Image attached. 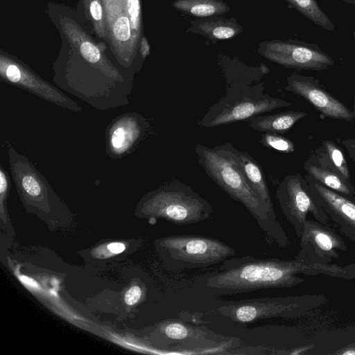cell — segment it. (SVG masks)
Here are the masks:
<instances>
[{"instance_id": "cell-7", "label": "cell", "mask_w": 355, "mask_h": 355, "mask_svg": "<svg viewBox=\"0 0 355 355\" xmlns=\"http://www.w3.org/2000/svg\"><path fill=\"white\" fill-rule=\"evenodd\" d=\"M276 195L284 216L298 238L308 214L322 224L329 225V216L314 198L306 179L300 174L285 176L277 189Z\"/></svg>"}, {"instance_id": "cell-30", "label": "cell", "mask_w": 355, "mask_h": 355, "mask_svg": "<svg viewBox=\"0 0 355 355\" xmlns=\"http://www.w3.org/2000/svg\"><path fill=\"white\" fill-rule=\"evenodd\" d=\"M354 40H355V31L354 32Z\"/></svg>"}, {"instance_id": "cell-23", "label": "cell", "mask_w": 355, "mask_h": 355, "mask_svg": "<svg viewBox=\"0 0 355 355\" xmlns=\"http://www.w3.org/2000/svg\"><path fill=\"white\" fill-rule=\"evenodd\" d=\"M114 37L119 41H127L130 37V26L127 17H119L113 27Z\"/></svg>"}, {"instance_id": "cell-12", "label": "cell", "mask_w": 355, "mask_h": 355, "mask_svg": "<svg viewBox=\"0 0 355 355\" xmlns=\"http://www.w3.org/2000/svg\"><path fill=\"white\" fill-rule=\"evenodd\" d=\"M2 78L33 94L62 108L78 112L83 108L55 86L15 64L2 66Z\"/></svg>"}, {"instance_id": "cell-16", "label": "cell", "mask_w": 355, "mask_h": 355, "mask_svg": "<svg viewBox=\"0 0 355 355\" xmlns=\"http://www.w3.org/2000/svg\"><path fill=\"white\" fill-rule=\"evenodd\" d=\"M236 164L249 184L270 206L273 207L265 175L259 164L246 152L234 148Z\"/></svg>"}, {"instance_id": "cell-19", "label": "cell", "mask_w": 355, "mask_h": 355, "mask_svg": "<svg viewBox=\"0 0 355 355\" xmlns=\"http://www.w3.org/2000/svg\"><path fill=\"white\" fill-rule=\"evenodd\" d=\"M305 168L309 176L323 186L347 197L355 199V189L349 182L337 172L306 163Z\"/></svg>"}, {"instance_id": "cell-24", "label": "cell", "mask_w": 355, "mask_h": 355, "mask_svg": "<svg viewBox=\"0 0 355 355\" xmlns=\"http://www.w3.org/2000/svg\"><path fill=\"white\" fill-rule=\"evenodd\" d=\"M80 51L83 57L88 62H98L101 59L99 50L89 42H83L80 47Z\"/></svg>"}, {"instance_id": "cell-26", "label": "cell", "mask_w": 355, "mask_h": 355, "mask_svg": "<svg viewBox=\"0 0 355 355\" xmlns=\"http://www.w3.org/2000/svg\"><path fill=\"white\" fill-rule=\"evenodd\" d=\"M128 12L131 17V21L136 26L137 19L139 14V6L138 0H128Z\"/></svg>"}, {"instance_id": "cell-25", "label": "cell", "mask_w": 355, "mask_h": 355, "mask_svg": "<svg viewBox=\"0 0 355 355\" xmlns=\"http://www.w3.org/2000/svg\"><path fill=\"white\" fill-rule=\"evenodd\" d=\"M142 294L141 289L138 286H132L125 295V302L128 305L135 304L141 298Z\"/></svg>"}, {"instance_id": "cell-10", "label": "cell", "mask_w": 355, "mask_h": 355, "mask_svg": "<svg viewBox=\"0 0 355 355\" xmlns=\"http://www.w3.org/2000/svg\"><path fill=\"white\" fill-rule=\"evenodd\" d=\"M150 123L137 112L115 118L106 130V153L112 159H121L132 151L147 135Z\"/></svg>"}, {"instance_id": "cell-13", "label": "cell", "mask_w": 355, "mask_h": 355, "mask_svg": "<svg viewBox=\"0 0 355 355\" xmlns=\"http://www.w3.org/2000/svg\"><path fill=\"white\" fill-rule=\"evenodd\" d=\"M285 89L302 96L327 116L346 121L352 119V112L345 105L308 77L292 74L287 78Z\"/></svg>"}, {"instance_id": "cell-2", "label": "cell", "mask_w": 355, "mask_h": 355, "mask_svg": "<svg viewBox=\"0 0 355 355\" xmlns=\"http://www.w3.org/2000/svg\"><path fill=\"white\" fill-rule=\"evenodd\" d=\"M230 143L207 147L197 144L198 164L207 175L232 198L241 203L257 221L269 243L286 248L290 240L277 218L274 207L268 205L249 184L240 171Z\"/></svg>"}, {"instance_id": "cell-4", "label": "cell", "mask_w": 355, "mask_h": 355, "mask_svg": "<svg viewBox=\"0 0 355 355\" xmlns=\"http://www.w3.org/2000/svg\"><path fill=\"white\" fill-rule=\"evenodd\" d=\"M164 267L170 271L209 267L236 254V250L214 238L172 235L157 243Z\"/></svg>"}, {"instance_id": "cell-5", "label": "cell", "mask_w": 355, "mask_h": 355, "mask_svg": "<svg viewBox=\"0 0 355 355\" xmlns=\"http://www.w3.org/2000/svg\"><path fill=\"white\" fill-rule=\"evenodd\" d=\"M327 301L321 293L267 297L222 302L216 311L233 322L249 323L272 318H300Z\"/></svg>"}, {"instance_id": "cell-17", "label": "cell", "mask_w": 355, "mask_h": 355, "mask_svg": "<svg viewBox=\"0 0 355 355\" xmlns=\"http://www.w3.org/2000/svg\"><path fill=\"white\" fill-rule=\"evenodd\" d=\"M306 114V112L288 111L270 115H257L248 119V126L260 132L283 133Z\"/></svg>"}, {"instance_id": "cell-9", "label": "cell", "mask_w": 355, "mask_h": 355, "mask_svg": "<svg viewBox=\"0 0 355 355\" xmlns=\"http://www.w3.org/2000/svg\"><path fill=\"white\" fill-rule=\"evenodd\" d=\"M300 239L297 259L320 263H330L346 252L347 245L343 238L329 225L306 219Z\"/></svg>"}, {"instance_id": "cell-8", "label": "cell", "mask_w": 355, "mask_h": 355, "mask_svg": "<svg viewBox=\"0 0 355 355\" xmlns=\"http://www.w3.org/2000/svg\"><path fill=\"white\" fill-rule=\"evenodd\" d=\"M258 52L264 58L289 68L322 70L334 64V60L316 46L293 40L262 42Z\"/></svg>"}, {"instance_id": "cell-21", "label": "cell", "mask_w": 355, "mask_h": 355, "mask_svg": "<svg viewBox=\"0 0 355 355\" xmlns=\"http://www.w3.org/2000/svg\"><path fill=\"white\" fill-rule=\"evenodd\" d=\"M324 147L328 159L333 166L332 170L337 172L345 180L349 182V171L342 151L331 141H326L324 142Z\"/></svg>"}, {"instance_id": "cell-28", "label": "cell", "mask_w": 355, "mask_h": 355, "mask_svg": "<svg viewBox=\"0 0 355 355\" xmlns=\"http://www.w3.org/2000/svg\"><path fill=\"white\" fill-rule=\"evenodd\" d=\"M124 244L121 243H112L107 245V249L112 253L119 254L125 250Z\"/></svg>"}, {"instance_id": "cell-20", "label": "cell", "mask_w": 355, "mask_h": 355, "mask_svg": "<svg viewBox=\"0 0 355 355\" xmlns=\"http://www.w3.org/2000/svg\"><path fill=\"white\" fill-rule=\"evenodd\" d=\"M305 17L327 31H334V26L328 16L320 9L315 0H286Z\"/></svg>"}, {"instance_id": "cell-18", "label": "cell", "mask_w": 355, "mask_h": 355, "mask_svg": "<svg viewBox=\"0 0 355 355\" xmlns=\"http://www.w3.org/2000/svg\"><path fill=\"white\" fill-rule=\"evenodd\" d=\"M173 7L182 13L198 18L223 15L230 9L223 0H175Z\"/></svg>"}, {"instance_id": "cell-29", "label": "cell", "mask_w": 355, "mask_h": 355, "mask_svg": "<svg viewBox=\"0 0 355 355\" xmlns=\"http://www.w3.org/2000/svg\"><path fill=\"white\" fill-rule=\"evenodd\" d=\"M342 1H346L347 3H355V0H342Z\"/></svg>"}, {"instance_id": "cell-14", "label": "cell", "mask_w": 355, "mask_h": 355, "mask_svg": "<svg viewBox=\"0 0 355 355\" xmlns=\"http://www.w3.org/2000/svg\"><path fill=\"white\" fill-rule=\"evenodd\" d=\"M188 31L210 40H224L239 35L243 28L234 19L214 15L192 21Z\"/></svg>"}, {"instance_id": "cell-6", "label": "cell", "mask_w": 355, "mask_h": 355, "mask_svg": "<svg viewBox=\"0 0 355 355\" xmlns=\"http://www.w3.org/2000/svg\"><path fill=\"white\" fill-rule=\"evenodd\" d=\"M144 211L163 218L178 225H186L209 219L212 205L193 189L175 182L159 187L144 198Z\"/></svg>"}, {"instance_id": "cell-22", "label": "cell", "mask_w": 355, "mask_h": 355, "mask_svg": "<svg viewBox=\"0 0 355 355\" xmlns=\"http://www.w3.org/2000/svg\"><path fill=\"white\" fill-rule=\"evenodd\" d=\"M260 143L266 147L285 153L295 150V146L290 139L277 133L265 132L261 135Z\"/></svg>"}, {"instance_id": "cell-3", "label": "cell", "mask_w": 355, "mask_h": 355, "mask_svg": "<svg viewBox=\"0 0 355 355\" xmlns=\"http://www.w3.org/2000/svg\"><path fill=\"white\" fill-rule=\"evenodd\" d=\"M258 80H229L225 95L209 107L198 125L214 128L292 105L266 93L263 84Z\"/></svg>"}, {"instance_id": "cell-1", "label": "cell", "mask_w": 355, "mask_h": 355, "mask_svg": "<svg viewBox=\"0 0 355 355\" xmlns=\"http://www.w3.org/2000/svg\"><path fill=\"white\" fill-rule=\"evenodd\" d=\"M299 274L354 279L355 263L340 266L295 258L230 257L220 263L217 270L200 277L198 282L212 295H228L265 288H292L305 282Z\"/></svg>"}, {"instance_id": "cell-27", "label": "cell", "mask_w": 355, "mask_h": 355, "mask_svg": "<svg viewBox=\"0 0 355 355\" xmlns=\"http://www.w3.org/2000/svg\"><path fill=\"white\" fill-rule=\"evenodd\" d=\"M90 12L95 20H100L102 18L101 6L97 1H93L90 3Z\"/></svg>"}, {"instance_id": "cell-11", "label": "cell", "mask_w": 355, "mask_h": 355, "mask_svg": "<svg viewBox=\"0 0 355 355\" xmlns=\"http://www.w3.org/2000/svg\"><path fill=\"white\" fill-rule=\"evenodd\" d=\"M311 193L340 232L355 242V199L337 193L306 177Z\"/></svg>"}, {"instance_id": "cell-15", "label": "cell", "mask_w": 355, "mask_h": 355, "mask_svg": "<svg viewBox=\"0 0 355 355\" xmlns=\"http://www.w3.org/2000/svg\"><path fill=\"white\" fill-rule=\"evenodd\" d=\"M161 332L166 338L167 345L196 344L200 342L214 341L208 336L209 331L202 327L187 324L178 320H170L161 327Z\"/></svg>"}]
</instances>
